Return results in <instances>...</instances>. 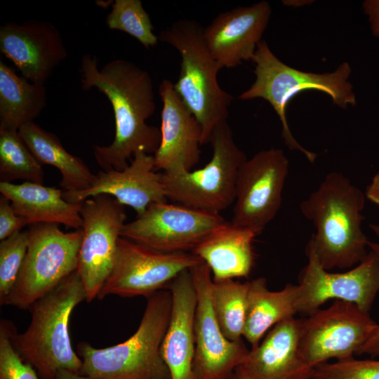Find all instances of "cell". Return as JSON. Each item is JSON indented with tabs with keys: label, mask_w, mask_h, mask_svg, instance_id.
Instances as JSON below:
<instances>
[{
	"label": "cell",
	"mask_w": 379,
	"mask_h": 379,
	"mask_svg": "<svg viewBox=\"0 0 379 379\" xmlns=\"http://www.w3.org/2000/svg\"><path fill=\"white\" fill-rule=\"evenodd\" d=\"M79 72L81 88L98 89L107 97L114 112V140L109 145L93 147L94 157L102 171L124 170L138 152L154 154L161 135L159 128L146 123L157 109L149 72L121 58L99 69L97 58L90 54L82 56Z\"/></svg>",
	"instance_id": "1"
},
{
	"label": "cell",
	"mask_w": 379,
	"mask_h": 379,
	"mask_svg": "<svg viewBox=\"0 0 379 379\" xmlns=\"http://www.w3.org/2000/svg\"><path fill=\"white\" fill-rule=\"evenodd\" d=\"M365 201L347 177L333 171L301 202V213L316 229L307 245L326 270L350 268L368 254L369 240L361 227Z\"/></svg>",
	"instance_id": "2"
},
{
	"label": "cell",
	"mask_w": 379,
	"mask_h": 379,
	"mask_svg": "<svg viewBox=\"0 0 379 379\" xmlns=\"http://www.w3.org/2000/svg\"><path fill=\"white\" fill-rule=\"evenodd\" d=\"M86 300L75 271L30 307L31 321L25 331L18 333L12 324L13 348L40 379H53L60 370L79 373L81 360L72 348L69 323L75 307Z\"/></svg>",
	"instance_id": "3"
},
{
	"label": "cell",
	"mask_w": 379,
	"mask_h": 379,
	"mask_svg": "<svg viewBox=\"0 0 379 379\" xmlns=\"http://www.w3.org/2000/svg\"><path fill=\"white\" fill-rule=\"evenodd\" d=\"M171 310L170 291H159L147 298L138 329L124 342L101 349L80 342L79 373L90 379H171L161 353Z\"/></svg>",
	"instance_id": "4"
},
{
	"label": "cell",
	"mask_w": 379,
	"mask_h": 379,
	"mask_svg": "<svg viewBox=\"0 0 379 379\" xmlns=\"http://www.w3.org/2000/svg\"><path fill=\"white\" fill-rule=\"evenodd\" d=\"M203 32L196 20L181 19L161 30L158 38L180 55V71L174 88L201 124L204 145L209 143L215 128L227 121L234 98L218 84L221 69L205 43Z\"/></svg>",
	"instance_id": "5"
},
{
	"label": "cell",
	"mask_w": 379,
	"mask_h": 379,
	"mask_svg": "<svg viewBox=\"0 0 379 379\" xmlns=\"http://www.w3.org/2000/svg\"><path fill=\"white\" fill-rule=\"evenodd\" d=\"M252 61L255 64V79L239 98L267 100L281 121L285 145L291 150L302 153L313 164L317 154L302 147L292 135L286 119L287 105L295 95L306 90H317L328 94L333 103L342 108L349 105H355V95L348 81L350 66L344 62L334 72L325 74L302 72L282 62L265 40L258 43Z\"/></svg>",
	"instance_id": "6"
},
{
	"label": "cell",
	"mask_w": 379,
	"mask_h": 379,
	"mask_svg": "<svg viewBox=\"0 0 379 379\" xmlns=\"http://www.w3.org/2000/svg\"><path fill=\"white\" fill-rule=\"evenodd\" d=\"M209 142L212 157L202 168L161 172V178L168 199L199 211L220 213L234 202L239 171L247 158L236 144L227 121L215 128Z\"/></svg>",
	"instance_id": "7"
},
{
	"label": "cell",
	"mask_w": 379,
	"mask_h": 379,
	"mask_svg": "<svg viewBox=\"0 0 379 379\" xmlns=\"http://www.w3.org/2000/svg\"><path fill=\"white\" fill-rule=\"evenodd\" d=\"M82 236V230L64 232L56 224L31 225L27 254L5 305L29 309L74 272Z\"/></svg>",
	"instance_id": "8"
},
{
	"label": "cell",
	"mask_w": 379,
	"mask_h": 379,
	"mask_svg": "<svg viewBox=\"0 0 379 379\" xmlns=\"http://www.w3.org/2000/svg\"><path fill=\"white\" fill-rule=\"evenodd\" d=\"M377 325L369 314L350 302L335 300L300 319L299 350L314 368L330 359L354 358Z\"/></svg>",
	"instance_id": "9"
},
{
	"label": "cell",
	"mask_w": 379,
	"mask_h": 379,
	"mask_svg": "<svg viewBox=\"0 0 379 379\" xmlns=\"http://www.w3.org/2000/svg\"><path fill=\"white\" fill-rule=\"evenodd\" d=\"M201 261L192 253L161 252L120 237L112 270L98 299L109 295L148 298L168 289L178 274Z\"/></svg>",
	"instance_id": "10"
},
{
	"label": "cell",
	"mask_w": 379,
	"mask_h": 379,
	"mask_svg": "<svg viewBox=\"0 0 379 379\" xmlns=\"http://www.w3.org/2000/svg\"><path fill=\"white\" fill-rule=\"evenodd\" d=\"M81 215L83 236L76 271L90 302L98 298L112 270L126 215L113 197L99 194L81 203Z\"/></svg>",
	"instance_id": "11"
},
{
	"label": "cell",
	"mask_w": 379,
	"mask_h": 379,
	"mask_svg": "<svg viewBox=\"0 0 379 379\" xmlns=\"http://www.w3.org/2000/svg\"><path fill=\"white\" fill-rule=\"evenodd\" d=\"M225 221L220 213L160 202L126 223L121 237L161 252L192 253Z\"/></svg>",
	"instance_id": "12"
},
{
	"label": "cell",
	"mask_w": 379,
	"mask_h": 379,
	"mask_svg": "<svg viewBox=\"0 0 379 379\" xmlns=\"http://www.w3.org/2000/svg\"><path fill=\"white\" fill-rule=\"evenodd\" d=\"M288 166L278 148L261 150L244 161L237 180L232 224L262 232L281 207Z\"/></svg>",
	"instance_id": "13"
},
{
	"label": "cell",
	"mask_w": 379,
	"mask_h": 379,
	"mask_svg": "<svg viewBox=\"0 0 379 379\" xmlns=\"http://www.w3.org/2000/svg\"><path fill=\"white\" fill-rule=\"evenodd\" d=\"M305 252L307 264L298 284V312L309 314L335 299L355 304L368 313L379 292V259L371 251L356 267L343 273L324 269L308 245Z\"/></svg>",
	"instance_id": "14"
},
{
	"label": "cell",
	"mask_w": 379,
	"mask_h": 379,
	"mask_svg": "<svg viewBox=\"0 0 379 379\" xmlns=\"http://www.w3.org/2000/svg\"><path fill=\"white\" fill-rule=\"evenodd\" d=\"M190 271L197 297L194 372L198 379H232L235 369L245 364L249 350L242 340H230L222 332L213 308V277L207 265L201 260Z\"/></svg>",
	"instance_id": "15"
},
{
	"label": "cell",
	"mask_w": 379,
	"mask_h": 379,
	"mask_svg": "<svg viewBox=\"0 0 379 379\" xmlns=\"http://www.w3.org/2000/svg\"><path fill=\"white\" fill-rule=\"evenodd\" d=\"M0 51L22 77L41 85L67 55L59 30L52 23L38 20L1 25Z\"/></svg>",
	"instance_id": "16"
},
{
	"label": "cell",
	"mask_w": 379,
	"mask_h": 379,
	"mask_svg": "<svg viewBox=\"0 0 379 379\" xmlns=\"http://www.w3.org/2000/svg\"><path fill=\"white\" fill-rule=\"evenodd\" d=\"M163 107L161 142L153 154L154 170L162 173L191 171L199 161L202 128L175 90L163 79L159 86Z\"/></svg>",
	"instance_id": "17"
},
{
	"label": "cell",
	"mask_w": 379,
	"mask_h": 379,
	"mask_svg": "<svg viewBox=\"0 0 379 379\" xmlns=\"http://www.w3.org/2000/svg\"><path fill=\"white\" fill-rule=\"evenodd\" d=\"M271 7L266 1L218 14L204 28V39L220 69L252 60L267 27Z\"/></svg>",
	"instance_id": "18"
},
{
	"label": "cell",
	"mask_w": 379,
	"mask_h": 379,
	"mask_svg": "<svg viewBox=\"0 0 379 379\" xmlns=\"http://www.w3.org/2000/svg\"><path fill=\"white\" fill-rule=\"evenodd\" d=\"M99 194L113 197L124 206L133 208L137 216L143 214L152 204L168 200L161 172L154 170L153 155L143 152H136L122 171H99L86 190L63 192L64 199L70 203H82Z\"/></svg>",
	"instance_id": "19"
},
{
	"label": "cell",
	"mask_w": 379,
	"mask_h": 379,
	"mask_svg": "<svg viewBox=\"0 0 379 379\" xmlns=\"http://www.w3.org/2000/svg\"><path fill=\"white\" fill-rule=\"evenodd\" d=\"M171 310L161 353L171 379H198L194 369V319L197 297L190 270L169 284Z\"/></svg>",
	"instance_id": "20"
},
{
	"label": "cell",
	"mask_w": 379,
	"mask_h": 379,
	"mask_svg": "<svg viewBox=\"0 0 379 379\" xmlns=\"http://www.w3.org/2000/svg\"><path fill=\"white\" fill-rule=\"evenodd\" d=\"M300 324L294 317L278 323L249 350L243 366L253 379H312L299 350Z\"/></svg>",
	"instance_id": "21"
},
{
	"label": "cell",
	"mask_w": 379,
	"mask_h": 379,
	"mask_svg": "<svg viewBox=\"0 0 379 379\" xmlns=\"http://www.w3.org/2000/svg\"><path fill=\"white\" fill-rule=\"evenodd\" d=\"M258 234L225 221L192 253L207 265L213 281L248 277L255 265L253 241Z\"/></svg>",
	"instance_id": "22"
},
{
	"label": "cell",
	"mask_w": 379,
	"mask_h": 379,
	"mask_svg": "<svg viewBox=\"0 0 379 379\" xmlns=\"http://www.w3.org/2000/svg\"><path fill=\"white\" fill-rule=\"evenodd\" d=\"M63 190L43 184L0 182L1 194L11 202L15 213L27 225L56 224L81 230V203H70Z\"/></svg>",
	"instance_id": "23"
},
{
	"label": "cell",
	"mask_w": 379,
	"mask_h": 379,
	"mask_svg": "<svg viewBox=\"0 0 379 379\" xmlns=\"http://www.w3.org/2000/svg\"><path fill=\"white\" fill-rule=\"evenodd\" d=\"M248 303L243 337L257 347L276 324L297 314L298 285L288 284L277 291L269 290L267 281L259 277L249 281Z\"/></svg>",
	"instance_id": "24"
},
{
	"label": "cell",
	"mask_w": 379,
	"mask_h": 379,
	"mask_svg": "<svg viewBox=\"0 0 379 379\" xmlns=\"http://www.w3.org/2000/svg\"><path fill=\"white\" fill-rule=\"evenodd\" d=\"M18 133L41 165H51L60 172V186L63 191H83L92 185L95 174L81 159L69 153L54 133L34 121L22 126Z\"/></svg>",
	"instance_id": "25"
},
{
	"label": "cell",
	"mask_w": 379,
	"mask_h": 379,
	"mask_svg": "<svg viewBox=\"0 0 379 379\" xmlns=\"http://www.w3.org/2000/svg\"><path fill=\"white\" fill-rule=\"evenodd\" d=\"M46 105L44 85L30 82L0 60V129L18 131Z\"/></svg>",
	"instance_id": "26"
},
{
	"label": "cell",
	"mask_w": 379,
	"mask_h": 379,
	"mask_svg": "<svg viewBox=\"0 0 379 379\" xmlns=\"http://www.w3.org/2000/svg\"><path fill=\"white\" fill-rule=\"evenodd\" d=\"M249 282L234 279L213 281L211 295L217 321L224 335L240 341L246 321Z\"/></svg>",
	"instance_id": "27"
},
{
	"label": "cell",
	"mask_w": 379,
	"mask_h": 379,
	"mask_svg": "<svg viewBox=\"0 0 379 379\" xmlns=\"http://www.w3.org/2000/svg\"><path fill=\"white\" fill-rule=\"evenodd\" d=\"M42 165L27 147L18 131L0 129V180H22L43 184Z\"/></svg>",
	"instance_id": "28"
},
{
	"label": "cell",
	"mask_w": 379,
	"mask_h": 379,
	"mask_svg": "<svg viewBox=\"0 0 379 379\" xmlns=\"http://www.w3.org/2000/svg\"><path fill=\"white\" fill-rule=\"evenodd\" d=\"M106 24L110 29L128 34L146 48L158 44V36L152 32L150 18L140 0H115L106 18Z\"/></svg>",
	"instance_id": "29"
},
{
	"label": "cell",
	"mask_w": 379,
	"mask_h": 379,
	"mask_svg": "<svg viewBox=\"0 0 379 379\" xmlns=\"http://www.w3.org/2000/svg\"><path fill=\"white\" fill-rule=\"evenodd\" d=\"M28 248V230L18 232L0 243V304L12 291Z\"/></svg>",
	"instance_id": "30"
},
{
	"label": "cell",
	"mask_w": 379,
	"mask_h": 379,
	"mask_svg": "<svg viewBox=\"0 0 379 379\" xmlns=\"http://www.w3.org/2000/svg\"><path fill=\"white\" fill-rule=\"evenodd\" d=\"M312 379H379V359L325 362L314 367Z\"/></svg>",
	"instance_id": "31"
},
{
	"label": "cell",
	"mask_w": 379,
	"mask_h": 379,
	"mask_svg": "<svg viewBox=\"0 0 379 379\" xmlns=\"http://www.w3.org/2000/svg\"><path fill=\"white\" fill-rule=\"evenodd\" d=\"M12 324L6 320L0 323V379H40L36 371L24 362L11 341Z\"/></svg>",
	"instance_id": "32"
},
{
	"label": "cell",
	"mask_w": 379,
	"mask_h": 379,
	"mask_svg": "<svg viewBox=\"0 0 379 379\" xmlns=\"http://www.w3.org/2000/svg\"><path fill=\"white\" fill-rule=\"evenodd\" d=\"M25 220L15 211L11 201L5 196L0 197V240L20 232L26 226Z\"/></svg>",
	"instance_id": "33"
},
{
	"label": "cell",
	"mask_w": 379,
	"mask_h": 379,
	"mask_svg": "<svg viewBox=\"0 0 379 379\" xmlns=\"http://www.w3.org/2000/svg\"><path fill=\"white\" fill-rule=\"evenodd\" d=\"M356 354H368L373 357H379V324H377L366 341L359 348Z\"/></svg>",
	"instance_id": "34"
},
{
	"label": "cell",
	"mask_w": 379,
	"mask_h": 379,
	"mask_svg": "<svg viewBox=\"0 0 379 379\" xmlns=\"http://www.w3.org/2000/svg\"><path fill=\"white\" fill-rule=\"evenodd\" d=\"M364 13L368 16L372 32L379 37V0H366L363 3Z\"/></svg>",
	"instance_id": "35"
},
{
	"label": "cell",
	"mask_w": 379,
	"mask_h": 379,
	"mask_svg": "<svg viewBox=\"0 0 379 379\" xmlns=\"http://www.w3.org/2000/svg\"><path fill=\"white\" fill-rule=\"evenodd\" d=\"M364 194L366 199L379 207V171L372 178Z\"/></svg>",
	"instance_id": "36"
},
{
	"label": "cell",
	"mask_w": 379,
	"mask_h": 379,
	"mask_svg": "<svg viewBox=\"0 0 379 379\" xmlns=\"http://www.w3.org/2000/svg\"><path fill=\"white\" fill-rule=\"evenodd\" d=\"M53 379H90L79 373L72 372L67 370L59 371Z\"/></svg>",
	"instance_id": "37"
},
{
	"label": "cell",
	"mask_w": 379,
	"mask_h": 379,
	"mask_svg": "<svg viewBox=\"0 0 379 379\" xmlns=\"http://www.w3.org/2000/svg\"><path fill=\"white\" fill-rule=\"evenodd\" d=\"M369 227L379 239V225L371 223L369 224ZM368 246V249L371 251L379 259V243L369 241Z\"/></svg>",
	"instance_id": "38"
},
{
	"label": "cell",
	"mask_w": 379,
	"mask_h": 379,
	"mask_svg": "<svg viewBox=\"0 0 379 379\" xmlns=\"http://www.w3.org/2000/svg\"><path fill=\"white\" fill-rule=\"evenodd\" d=\"M232 379H253L243 366L235 369Z\"/></svg>",
	"instance_id": "39"
}]
</instances>
